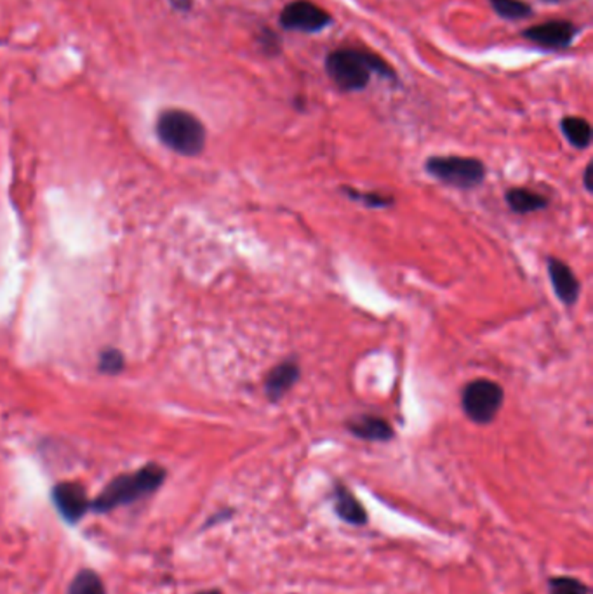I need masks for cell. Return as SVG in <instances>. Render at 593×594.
Instances as JSON below:
<instances>
[{"label": "cell", "mask_w": 593, "mask_h": 594, "mask_svg": "<svg viewBox=\"0 0 593 594\" xmlns=\"http://www.w3.org/2000/svg\"><path fill=\"white\" fill-rule=\"evenodd\" d=\"M326 72L343 90L366 89L373 74L393 77V70L380 56L357 49H338L331 52L326 59Z\"/></svg>", "instance_id": "1"}, {"label": "cell", "mask_w": 593, "mask_h": 594, "mask_svg": "<svg viewBox=\"0 0 593 594\" xmlns=\"http://www.w3.org/2000/svg\"><path fill=\"white\" fill-rule=\"evenodd\" d=\"M159 139L176 153L194 157L204 150L206 128L190 112L170 108L157 119Z\"/></svg>", "instance_id": "2"}, {"label": "cell", "mask_w": 593, "mask_h": 594, "mask_svg": "<svg viewBox=\"0 0 593 594\" xmlns=\"http://www.w3.org/2000/svg\"><path fill=\"white\" fill-rule=\"evenodd\" d=\"M166 473L159 466H146L134 474H124L114 480L94 501V510L107 511L129 504L150 492H154L164 480Z\"/></svg>", "instance_id": "3"}, {"label": "cell", "mask_w": 593, "mask_h": 594, "mask_svg": "<svg viewBox=\"0 0 593 594\" xmlns=\"http://www.w3.org/2000/svg\"><path fill=\"white\" fill-rule=\"evenodd\" d=\"M424 169L435 179L462 190L475 188L486 179V166L473 157H431L426 160Z\"/></svg>", "instance_id": "4"}, {"label": "cell", "mask_w": 593, "mask_h": 594, "mask_svg": "<svg viewBox=\"0 0 593 594\" xmlns=\"http://www.w3.org/2000/svg\"><path fill=\"white\" fill-rule=\"evenodd\" d=\"M503 400V387L489 379H475L466 384L462 395L463 410L477 425H489L498 416Z\"/></svg>", "instance_id": "5"}, {"label": "cell", "mask_w": 593, "mask_h": 594, "mask_svg": "<svg viewBox=\"0 0 593 594\" xmlns=\"http://www.w3.org/2000/svg\"><path fill=\"white\" fill-rule=\"evenodd\" d=\"M331 23V16L319 5L308 0H295L288 4L281 14V25L286 30L315 34Z\"/></svg>", "instance_id": "6"}, {"label": "cell", "mask_w": 593, "mask_h": 594, "mask_svg": "<svg viewBox=\"0 0 593 594\" xmlns=\"http://www.w3.org/2000/svg\"><path fill=\"white\" fill-rule=\"evenodd\" d=\"M576 34L578 30L574 28L573 23L557 20V21H547V23H542V25H536L526 30L524 37L538 45L557 49V47H567L573 43Z\"/></svg>", "instance_id": "7"}, {"label": "cell", "mask_w": 593, "mask_h": 594, "mask_svg": "<svg viewBox=\"0 0 593 594\" xmlns=\"http://www.w3.org/2000/svg\"><path fill=\"white\" fill-rule=\"evenodd\" d=\"M52 499L61 516L68 521H77L87 510L84 488L77 483H61L54 488Z\"/></svg>", "instance_id": "8"}, {"label": "cell", "mask_w": 593, "mask_h": 594, "mask_svg": "<svg viewBox=\"0 0 593 594\" xmlns=\"http://www.w3.org/2000/svg\"><path fill=\"white\" fill-rule=\"evenodd\" d=\"M549 275H550L551 285L557 297L567 304L573 306L578 296H580V282L573 270L560 259L550 257L549 259Z\"/></svg>", "instance_id": "9"}, {"label": "cell", "mask_w": 593, "mask_h": 594, "mask_svg": "<svg viewBox=\"0 0 593 594\" xmlns=\"http://www.w3.org/2000/svg\"><path fill=\"white\" fill-rule=\"evenodd\" d=\"M299 365L295 360H286L282 363H279L277 367H273L270 371V374L266 376L265 381V391L266 396L272 402H279L281 398H284L288 395V391L296 384L299 379Z\"/></svg>", "instance_id": "10"}, {"label": "cell", "mask_w": 593, "mask_h": 594, "mask_svg": "<svg viewBox=\"0 0 593 594\" xmlns=\"http://www.w3.org/2000/svg\"><path fill=\"white\" fill-rule=\"evenodd\" d=\"M346 427L357 438L369 442H388L393 438V427L386 419L376 416H359L348 421Z\"/></svg>", "instance_id": "11"}, {"label": "cell", "mask_w": 593, "mask_h": 594, "mask_svg": "<svg viewBox=\"0 0 593 594\" xmlns=\"http://www.w3.org/2000/svg\"><path fill=\"white\" fill-rule=\"evenodd\" d=\"M335 510L338 512L339 518L350 525L360 527L368 523V512L364 510V506L344 485H338L335 490Z\"/></svg>", "instance_id": "12"}, {"label": "cell", "mask_w": 593, "mask_h": 594, "mask_svg": "<svg viewBox=\"0 0 593 594\" xmlns=\"http://www.w3.org/2000/svg\"><path fill=\"white\" fill-rule=\"evenodd\" d=\"M507 204L513 213L529 214L543 211L549 207V199L527 190V188H511L507 191Z\"/></svg>", "instance_id": "13"}, {"label": "cell", "mask_w": 593, "mask_h": 594, "mask_svg": "<svg viewBox=\"0 0 593 594\" xmlns=\"http://www.w3.org/2000/svg\"><path fill=\"white\" fill-rule=\"evenodd\" d=\"M562 132L576 148H589L592 143V128L589 121L580 117H567L562 121Z\"/></svg>", "instance_id": "14"}, {"label": "cell", "mask_w": 593, "mask_h": 594, "mask_svg": "<svg viewBox=\"0 0 593 594\" xmlns=\"http://www.w3.org/2000/svg\"><path fill=\"white\" fill-rule=\"evenodd\" d=\"M493 9L505 20H522L531 16V7L522 0H489Z\"/></svg>", "instance_id": "15"}, {"label": "cell", "mask_w": 593, "mask_h": 594, "mask_svg": "<svg viewBox=\"0 0 593 594\" xmlns=\"http://www.w3.org/2000/svg\"><path fill=\"white\" fill-rule=\"evenodd\" d=\"M68 594H107L105 593V588H103V582L99 581V577L94 574V572H89V570H84L81 572L70 590H68Z\"/></svg>", "instance_id": "16"}, {"label": "cell", "mask_w": 593, "mask_h": 594, "mask_svg": "<svg viewBox=\"0 0 593 594\" xmlns=\"http://www.w3.org/2000/svg\"><path fill=\"white\" fill-rule=\"evenodd\" d=\"M550 594H589V588L573 577H555L550 581Z\"/></svg>", "instance_id": "17"}, {"label": "cell", "mask_w": 593, "mask_h": 594, "mask_svg": "<svg viewBox=\"0 0 593 594\" xmlns=\"http://www.w3.org/2000/svg\"><path fill=\"white\" fill-rule=\"evenodd\" d=\"M348 193V197H352L355 202H364L366 206L369 207H386V206H391L393 204V199L391 197H384V195H380V193H360V191H355V190H344Z\"/></svg>", "instance_id": "18"}, {"label": "cell", "mask_w": 593, "mask_h": 594, "mask_svg": "<svg viewBox=\"0 0 593 594\" xmlns=\"http://www.w3.org/2000/svg\"><path fill=\"white\" fill-rule=\"evenodd\" d=\"M124 365V360H123V355L119 351H107L101 358V369L110 372V374H115L123 369Z\"/></svg>", "instance_id": "19"}, {"label": "cell", "mask_w": 593, "mask_h": 594, "mask_svg": "<svg viewBox=\"0 0 593 594\" xmlns=\"http://www.w3.org/2000/svg\"><path fill=\"white\" fill-rule=\"evenodd\" d=\"M170 7L179 12H188L192 9V0H170Z\"/></svg>", "instance_id": "20"}, {"label": "cell", "mask_w": 593, "mask_h": 594, "mask_svg": "<svg viewBox=\"0 0 593 594\" xmlns=\"http://www.w3.org/2000/svg\"><path fill=\"white\" fill-rule=\"evenodd\" d=\"M590 174H592V168H587L585 170V188L590 191L592 190V183H590Z\"/></svg>", "instance_id": "21"}, {"label": "cell", "mask_w": 593, "mask_h": 594, "mask_svg": "<svg viewBox=\"0 0 593 594\" xmlns=\"http://www.w3.org/2000/svg\"><path fill=\"white\" fill-rule=\"evenodd\" d=\"M199 594H223V593H219V591H204V593H199Z\"/></svg>", "instance_id": "22"}]
</instances>
